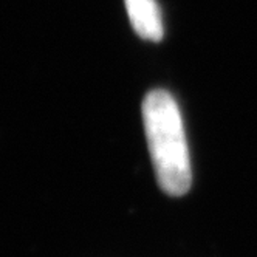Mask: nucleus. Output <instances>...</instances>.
<instances>
[{
    "instance_id": "nucleus-1",
    "label": "nucleus",
    "mask_w": 257,
    "mask_h": 257,
    "mask_svg": "<svg viewBox=\"0 0 257 257\" xmlns=\"http://www.w3.org/2000/svg\"><path fill=\"white\" fill-rule=\"evenodd\" d=\"M143 121L160 188L168 195H185L192 183L189 149L178 104L169 91L146 95Z\"/></svg>"
},
{
    "instance_id": "nucleus-2",
    "label": "nucleus",
    "mask_w": 257,
    "mask_h": 257,
    "mask_svg": "<svg viewBox=\"0 0 257 257\" xmlns=\"http://www.w3.org/2000/svg\"><path fill=\"white\" fill-rule=\"evenodd\" d=\"M125 11L140 38L160 42L163 39V17L157 0H124Z\"/></svg>"
}]
</instances>
